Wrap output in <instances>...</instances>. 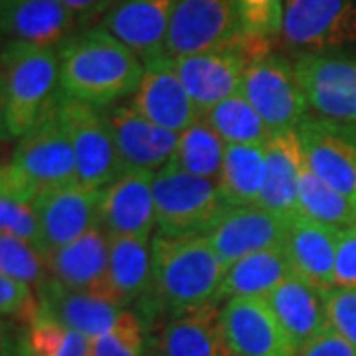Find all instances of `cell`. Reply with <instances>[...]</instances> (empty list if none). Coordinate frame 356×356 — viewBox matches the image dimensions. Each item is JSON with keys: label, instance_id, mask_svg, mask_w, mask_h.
I'll return each instance as SVG.
<instances>
[{"label": "cell", "instance_id": "cell-1", "mask_svg": "<svg viewBox=\"0 0 356 356\" xmlns=\"http://www.w3.org/2000/svg\"><path fill=\"white\" fill-rule=\"evenodd\" d=\"M226 264L204 236H153V287L145 303L133 309L145 325L159 315L182 317L216 305Z\"/></svg>", "mask_w": 356, "mask_h": 356}, {"label": "cell", "instance_id": "cell-38", "mask_svg": "<svg viewBox=\"0 0 356 356\" xmlns=\"http://www.w3.org/2000/svg\"><path fill=\"white\" fill-rule=\"evenodd\" d=\"M40 299L36 289L24 281L14 280L6 273H0V313L4 318H18L30 325L38 317Z\"/></svg>", "mask_w": 356, "mask_h": 356}, {"label": "cell", "instance_id": "cell-41", "mask_svg": "<svg viewBox=\"0 0 356 356\" xmlns=\"http://www.w3.org/2000/svg\"><path fill=\"white\" fill-rule=\"evenodd\" d=\"M293 356H356V346L341 337L332 327H327L315 339L299 346Z\"/></svg>", "mask_w": 356, "mask_h": 356}, {"label": "cell", "instance_id": "cell-4", "mask_svg": "<svg viewBox=\"0 0 356 356\" xmlns=\"http://www.w3.org/2000/svg\"><path fill=\"white\" fill-rule=\"evenodd\" d=\"M154 212L156 232L168 238L206 236L228 212L229 206L216 180L194 177L166 163L154 172Z\"/></svg>", "mask_w": 356, "mask_h": 356}, {"label": "cell", "instance_id": "cell-44", "mask_svg": "<svg viewBox=\"0 0 356 356\" xmlns=\"http://www.w3.org/2000/svg\"><path fill=\"white\" fill-rule=\"evenodd\" d=\"M30 356H32V355H30Z\"/></svg>", "mask_w": 356, "mask_h": 356}, {"label": "cell", "instance_id": "cell-40", "mask_svg": "<svg viewBox=\"0 0 356 356\" xmlns=\"http://www.w3.org/2000/svg\"><path fill=\"white\" fill-rule=\"evenodd\" d=\"M334 287L356 289V226L339 229Z\"/></svg>", "mask_w": 356, "mask_h": 356}, {"label": "cell", "instance_id": "cell-23", "mask_svg": "<svg viewBox=\"0 0 356 356\" xmlns=\"http://www.w3.org/2000/svg\"><path fill=\"white\" fill-rule=\"evenodd\" d=\"M337 242V228L318 224L303 214L293 216L283 243L285 254L291 261L293 273L323 291L334 287Z\"/></svg>", "mask_w": 356, "mask_h": 356}, {"label": "cell", "instance_id": "cell-19", "mask_svg": "<svg viewBox=\"0 0 356 356\" xmlns=\"http://www.w3.org/2000/svg\"><path fill=\"white\" fill-rule=\"evenodd\" d=\"M154 172H123L99 194V226L109 236L153 238Z\"/></svg>", "mask_w": 356, "mask_h": 356}, {"label": "cell", "instance_id": "cell-6", "mask_svg": "<svg viewBox=\"0 0 356 356\" xmlns=\"http://www.w3.org/2000/svg\"><path fill=\"white\" fill-rule=\"evenodd\" d=\"M58 109L74 145L77 182L91 191H103L123 175L105 109L72 99L62 89L58 93Z\"/></svg>", "mask_w": 356, "mask_h": 356}, {"label": "cell", "instance_id": "cell-21", "mask_svg": "<svg viewBox=\"0 0 356 356\" xmlns=\"http://www.w3.org/2000/svg\"><path fill=\"white\" fill-rule=\"evenodd\" d=\"M0 8L4 42L60 48L79 26L76 14L60 0H2Z\"/></svg>", "mask_w": 356, "mask_h": 356}, {"label": "cell", "instance_id": "cell-13", "mask_svg": "<svg viewBox=\"0 0 356 356\" xmlns=\"http://www.w3.org/2000/svg\"><path fill=\"white\" fill-rule=\"evenodd\" d=\"M218 327L232 356H293L297 350L266 299H229L218 311Z\"/></svg>", "mask_w": 356, "mask_h": 356}, {"label": "cell", "instance_id": "cell-16", "mask_svg": "<svg viewBox=\"0 0 356 356\" xmlns=\"http://www.w3.org/2000/svg\"><path fill=\"white\" fill-rule=\"evenodd\" d=\"M291 218L275 214L259 204L229 208L204 238L229 266L245 255L285 243Z\"/></svg>", "mask_w": 356, "mask_h": 356}, {"label": "cell", "instance_id": "cell-9", "mask_svg": "<svg viewBox=\"0 0 356 356\" xmlns=\"http://www.w3.org/2000/svg\"><path fill=\"white\" fill-rule=\"evenodd\" d=\"M281 40L295 56L356 44V0H285Z\"/></svg>", "mask_w": 356, "mask_h": 356}, {"label": "cell", "instance_id": "cell-20", "mask_svg": "<svg viewBox=\"0 0 356 356\" xmlns=\"http://www.w3.org/2000/svg\"><path fill=\"white\" fill-rule=\"evenodd\" d=\"M36 293L44 313L91 341L111 331L127 311L102 289H72L54 277L44 281Z\"/></svg>", "mask_w": 356, "mask_h": 356}, {"label": "cell", "instance_id": "cell-27", "mask_svg": "<svg viewBox=\"0 0 356 356\" xmlns=\"http://www.w3.org/2000/svg\"><path fill=\"white\" fill-rule=\"evenodd\" d=\"M220 307L168 318L156 337L154 356H232L218 327Z\"/></svg>", "mask_w": 356, "mask_h": 356}, {"label": "cell", "instance_id": "cell-15", "mask_svg": "<svg viewBox=\"0 0 356 356\" xmlns=\"http://www.w3.org/2000/svg\"><path fill=\"white\" fill-rule=\"evenodd\" d=\"M123 172H156L177 151L178 133L159 127L127 102L105 109Z\"/></svg>", "mask_w": 356, "mask_h": 356}, {"label": "cell", "instance_id": "cell-17", "mask_svg": "<svg viewBox=\"0 0 356 356\" xmlns=\"http://www.w3.org/2000/svg\"><path fill=\"white\" fill-rule=\"evenodd\" d=\"M127 103L159 127L178 135L200 119L188 89L178 76L175 60L168 56L145 64L139 88Z\"/></svg>", "mask_w": 356, "mask_h": 356}, {"label": "cell", "instance_id": "cell-8", "mask_svg": "<svg viewBox=\"0 0 356 356\" xmlns=\"http://www.w3.org/2000/svg\"><path fill=\"white\" fill-rule=\"evenodd\" d=\"M10 166L38 191L77 182L76 153L58 109V97L13 151Z\"/></svg>", "mask_w": 356, "mask_h": 356}, {"label": "cell", "instance_id": "cell-12", "mask_svg": "<svg viewBox=\"0 0 356 356\" xmlns=\"http://www.w3.org/2000/svg\"><path fill=\"white\" fill-rule=\"evenodd\" d=\"M293 65L313 113L356 125V56L301 54Z\"/></svg>", "mask_w": 356, "mask_h": 356}, {"label": "cell", "instance_id": "cell-3", "mask_svg": "<svg viewBox=\"0 0 356 356\" xmlns=\"http://www.w3.org/2000/svg\"><path fill=\"white\" fill-rule=\"evenodd\" d=\"M2 139H20L60 93L58 48L4 42L0 60Z\"/></svg>", "mask_w": 356, "mask_h": 356}, {"label": "cell", "instance_id": "cell-28", "mask_svg": "<svg viewBox=\"0 0 356 356\" xmlns=\"http://www.w3.org/2000/svg\"><path fill=\"white\" fill-rule=\"evenodd\" d=\"M291 273V261L283 245L245 255L226 267L224 280L216 295V305L236 297L267 299V295Z\"/></svg>", "mask_w": 356, "mask_h": 356}, {"label": "cell", "instance_id": "cell-14", "mask_svg": "<svg viewBox=\"0 0 356 356\" xmlns=\"http://www.w3.org/2000/svg\"><path fill=\"white\" fill-rule=\"evenodd\" d=\"M99 194L79 182L51 186L38 192L34 210L38 216L44 257L67 243L76 242L99 224Z\"/></svg>", "mask_w": 356, "mask_h": 356}, {"label": "cell", "instance_id": "cell-2", "mask_svg": "<svg viewBox=\"0 0 356 356\" xmlns=\"http://www.w3.org/2000/svg\"><path fill=\"white\" fill-rule=\"evenodd\" d=\"M60 89L99 109L129 99L139 88L145 64L102 26L76 32L58 48Z\"/></svg>", "mask_w": 356, "mask_h": 356}, {"label": "cell", "instance_id": "cell-35", "mask_svg": "<svg viewBox=\"0 0 356 356\" xmlns=\"http://www.w3.org/2000/svg\"><path fill=\"white\" fill-rule=\"evenodd\" d=\"M0 273L32 285L36 291L50 277L46 257L32 243L0 234Z\"/></svg>", "mask_w": 356, "mask_h": 356}, {"label": "cell", "instance_id": "cell-7", "mask_svg": "<svg viewBox=\"0 0 356 356\" xmlns=\"http://www.w3.org/2000/svg\"><path fill=\"white\" fill-rule=\"evenodd\" d=\"M269 50V42L245 38L234 46L175 58V67L200 117L242 89L250 60Z\"/></svg>", "mask_w": 356, "mask_h": 356}, {"label": "cell", "instance_id": "cell-32", "mask_svg": "<svg viewBox=\"0 0 356 356\" xmlns=\"http://www.w3.org/2000/svg\"><path fill=\"white\" fill-rule=\"evenodd\" d=\"M299 214L337 229L356 226V202L318 178L307 165L299 182Z\"/></svg>", "mask_w": 356, "mask_h": 356}, {"label": "cell", "instance_id": "cell-34", "mask_svg": "<svg viewBox=\"0 0 356 356\" xmlns=\"http://www.w3.org/2000/svg\"><path fill=\"white\" fill-rule=\"evenodd\" d=\"M91 356H154L149 350V327L133 309H127L111 331L93 339Z\"/></svg>", "mask_w": 356, "mask_h": 356}, {"label": "cell", "instance_id": "cell-39", "mask_svg": "<svg viewBox=\"0 0 356 356\" xmlns=\"http://www.w3.org/2000/svg\"><path fill=\"white\" fill-rule=\"evenodd\" d=\"M329 325L356 346V289L331 287L325 293Z\"/></svg>", "mask_w": 356, "mask_h": 356}, {"label": "cell", "instance_id": "cell-43", "mask_svg": "<svg viewBox=\"0 0 356 356\" xmlns=\"http://www.w3.org/2000/svg\"><path fill=\"white\" fill-rule=\"evenodd\" d=\"M0 2H2V0H0Z\"/></svg>", "mask_w": 356, "mask_h": 356}, {"label": "cell", "instance_id": "cell-31", "mask_svg": "<svg viewBox=\"0 0 356 356\" xmlns=\"http://www.w3.org/2000/svg\"><path fill=\"white\" fill-rule=\"evenodd\" d=\"M204 121L228 145H267L273 135L242 91L214 105Z\"/></svg>", "mask_w": 356, "mask_h": 356}, {"label": "cell", "instance_id": "cell-22", "mask_svg": "<svg viewBox=\"0 0 356 356\" xmlns=\"http://www.w3.org/2000/svg\"><path fill=\"white\" fill-rule=\"evenodd\" d=\"M153 287V238L109 236V267L102 291L123 309H137Z\"/></svg>", "mask_w": 356, "mask_h": 356}, {"label": "cell", "instance_id": "cell-11", "mask_svg": "<svg viewBox=\"0 0 356 356\" xmlns=\"http://www.w3.org/2000/svg\"><path fill=\"white\" fill-rule=\"evenodd\" d=\"M305 165L356 202V125L309 113L297 125Z\"/></svg>", "mask_w": 356, "mask_h": 356}, {"label": "cell", "instance_id": "cell-42", "mask_svg": "<svg viewBox=\"0 0 356 356\" xmlns=\"http://www.w3.org/2000/svg\"><path fill=\"white\" fill-rule=\"evenodd\" d=\"M60 2L76 14L79 26H88L109 13V8L117 0H60Z\"/></svg>", "mask_w": 356, "mask_h": 356}, {"label": "cell", "instance_id": "cell-30", "mask_svg": "<svg viewBox=\"0 0 356 356\" xmlns=\"http://www.w3.org/2000/svg\"><path fill=\"white\" fill-rule=\"evenodd\" d=\"M226 147L228 143L204 121V117H200L186 131L180 133L177 151L168 163L194 177L218 180L224 165Z\"/></svg>", "mask_w": 356, "mask_h": 356}, {"label": "cell", "instance_id": "cell-18", "mask_svg": "<svg viewBox=\"0 0 356 356\" xmlns=\"http://www.w3.org/2000/svg\"><path fill=\"white\" fill-rule=\"evenodd\" d=\"M177 0H117L102 28L123 42L143 64L166 56V36Z\"/></svg>", "mask_w": 356, "mask_h": 356}, {"label": "cell", "instance_id": "cell-29", "mask_svg": "<svg viewBox=\"0 0 356 356\" xmlns=\"http://www.w3.org/2000/svg\"><path fill=\"white\" fill-rule=\"evenodd\" d=\"M266 145H228L218 188L232 208L259 204L266 186Z\"/></svg>", "mask_w": 356, "mask_h": 356}, {"label": "cell", "instance_id": "cell-36", "mask_svg": "<svg viewBox=\"0 0 356 356\" xmlns=\"http://www.w3.org/2000/svg\"><path fill=\"white\" fill-rule=\"evenodd\" d=\"M0 234L20 238L44 254L34 198L0 188Z\"/></svg>", "mask_w": 356, "mask_h": 356}, {"label": "cell", "instance_id": "cell-33", "mask_svg": "<svg viewBox=\"0 0 356 356\" xmlns=\"http://www.w3.org/2000/svg\"><path fill=\"white\" fill-rule=\"evenodd\" d=\"M28 344L32 356H91L93 341L62 325L40 309L38 317L28 325Z\"/></svg>", "mask_w": 356, "mask_h": 356}, {"label": "cell", "instance_id": "cell-5", "mask_svg": "<svg viewBox=\"0 0 356 356\" xmlns=\"http://www.w3.org/2000/svg\"><path fill=\"white\" fill-rule=\"evenodd\" d=\"M240 91L271 133L293 131L309 115V102L295 65L277 51L266 50L250 60Z\"/></svg>", "mask_w": 356, "mask_h": 356}, {"label": "cell", "instance_id": "cell-26", "mask_svg": "<svg viewBox=\"0 0 356 356\" xmlns=\"http://www.w3.org/2000/svg\"><path fill=\"white\" fill-rule=\"evenodd\" d=\"M50 277L72 289H102L109 267V234L97 224L76 242L46 255Z\"/></svg>", "mask_w": 356, "mask_h": 356}, {"label": "cell", "instance_id": "cell-24", "mask_svg": "<svg viewBox=\"0 0 356 356\" xmlns=\"http://www.w3.org/2000/svg\"><path fill=\"white\" fill-rule=\"evenodd\" d=\"M325 293L327 291L291 273L267 295L266 301L280 318L295 348L303 346L318 332L331 327Z\"/></svg>", "mask_w": 356, "mask_h": 356}, {"label": "cell", "instance_id": "cell-25", "mask_svg": "<svg viewBox=\"0 0 356 356\" xmlns=\"http://www.w3.org/2000/svg\"><path fill=\"white\" fill-rule=\"evenodd\" d=\"M267 177L259 206L293 218L299 214V182L303 172V153L297 129L273 133L266 145Z\"/></svg>", "mask_w": 356, "mask_h": 356}, {"label": "cell", "instance_id": "cell-10", "mask_svg": "<svg viewBox=\"0 0 356 356\" xmlns=\"http://www.w3.org/2000/svg\"><path fill=\"white\" fill-rule=\"evenodd\" d=\"M243 38L234 0H177L166 36V56L184 58L234 46Z\"/></svg>", "mask_w": 356, "mask_h": 356}, {"label": "cell", "instance_id": "cell-37", "mask_svg": "<svg viewBox=\"0 0 356 356\" xmlns=\"http://www.w3.org/2000/svg\"><path fill=\"white\" fill-rule=\"evenodd\" d=\"M240 16L243 34L248 38L271 40L281 38L285 0H234Z\"/></svg>", "mask_w": 356, "mask_h": 356}]
</instances>
